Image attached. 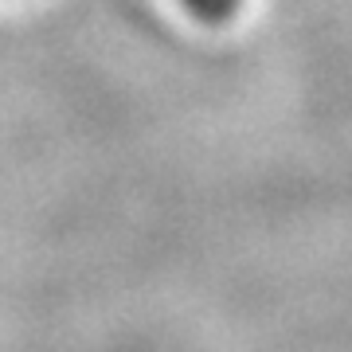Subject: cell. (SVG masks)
<instances>
[{"mask_svg":"<svg viewBox=\"0 0 352 352\" xmlns=\"http://www.w3.org/2000/svg\"><path fill=\"white\" fill-rule=\"evenodd\" d=\"M184 12H192L200 24H227L243 8V0H180Z\"/></svg>","mask_w":352,"mask_h":352,"instance_id":"cell-1","label":"cell"}]
</instances>
